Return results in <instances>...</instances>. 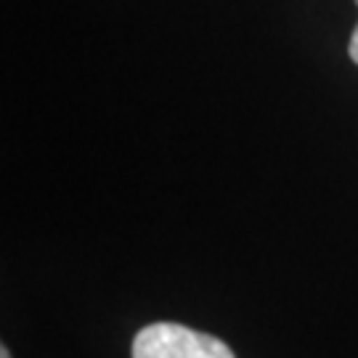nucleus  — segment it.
<instances>
[{
    "label": "nucleus",
    "mask_w": 358,
    "mask_h": 358,
    "mask_svg": "<svg viewBox=\"0 0 358 358\" xmlns=\"http://www.w3.org/2000/svg\"><path fill=\"white\" fill-rule=\"evenodd\" d=\"M133 358H236L223 340L183 324L157 321L133 337Z\"/></svg>",
    "instance_id": "nucleus-1"
},
{
    "label": "nucleus",
    "mask_w": 358,
    "mask_h": 358,
    "mask_svg": "<svg viewBox=\"0 0 358 358\" xmlns=\"http://www.w3.org/2000/svg\"><path fill=\"white\" fill-rule=\"evenodd\" d=\"M356 6H358V0H356ZM348 56H350L353 64H358V24H356V29H353V35H350V43H348Z\"/></svg>",
    "instance_id": "nucleus-2"
},
{
    "label": "nucleus",
    "mask_w": 358,
    "mask_h": 358,
    "mask_svg": "<svg viewBox=\"0 0 358 358\" xmlns=\"http://www.w3.org/2000/svg\"><path fill=\"white\" fill-rule=\"evenodd\" d=\"M0 358H11V353H8V348H6V345L0 348Z\"/></svg>",
    "instance_id": "nucleus-3"
}]
</instances>
